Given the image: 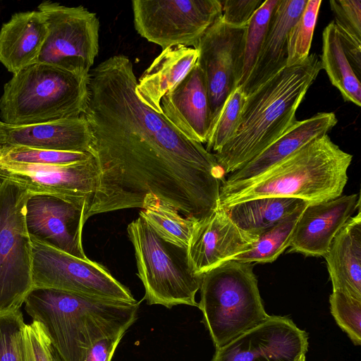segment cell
Segmentation results:
<instances>
[{"label":"cell","instance_id":"cell-1","mask_svg":"<svg viewBox=\"0 0 361 361\" xmlns=\"http://www.w3.org/2000/svg\"><path fill=\"white\" fill-rule=\"evenodd\" d=\"M131 61L112 56L90 72L83 114L97 179L85 214L141 208L152 193L200 221L219 207L224 171L214 154L142 102Z\"/></svg>","mask_w":361,"mask_h":361},{"label":"cell","instance_id":"cell-2","mask_svg":"<svg viewBox=\"0 0 361 361\" xmlns=\"http://www.w3.org/2000/svg\"><path fill=\"white\" fill-rule=\"evenodd\" d=\"M321 70L319 56L311 54L302 63L285 67L245 96L234 135L213 153L224 174L241 169L297 121L296 111Z\"/></svg>","mask_w":361,"mask_h":361},{"label":"cell","instance_id":"cell-3","mask_svg":"<svg viewBox=\"0 0 361 361\" xmlns=\"http://www.w3.org/2000/svg\"><path fill=\"white\" fill-rule=\"evenodd\" d=\"M24 303L26 312L41 324L61 361H84L97 341L126 332L137 319L140 302L33 288Z\"/></svg>","mask_w":361,"mask_h":361},{"label":"cell","instance_id":"cell-4","mask_svg":"<svg viewBox=\"0 0 361 361\" xmlns=\"http://www.w3.org/2000/svg\"><path fill=\"white\" fill-rule=\"evenodd\" d=\"M353 156L328 135L316 137L259 176L220 188L219 206L267 197L296 198L310 203L340 197Z\"/></svg>","mask_w":361,"mask_h":361},{"label":"cell","instance_id":"cell-5","mask_svg":"<svg viewBox=\"0 0 361 361\" xmlns=\"http://www.w3.org/2000/svg\"><path fill=\"white\" fill-rule=\"evenodd\" d=\"M88 75L36 62L13 75L0 98L1 121L24 126L79 117L89 101Z\"/></svg>","mask_w":361,"mask_h":361},{"label":"cell","instance_id":"cell-6","mask_svg":"<svg viewBox=\"0 0 361 361\" xmlns=\"http://www.w3.org/2000/svg\"><path fill=\"white\" fill-rule=\"evenodd\" d=\"M202 323L216 348L269 318L252 263L231 260L202 274Z\"/></svg>","mask_w":361,"mask_h":361},{"label":"cell","instance_id":"cell-7","mask_svg":"<svg viewBox=\"0 0 361 361\" xmlns=\"http://www.w3.org/2000/svg\"><path fill=\"white\" fill-rule=\"evenodd\" d=\"M127 231L147 303L169 309L178 305L198 307L195 295L202 275L193 271L188 247L165 240L140 216Z\"/></svg>","mask_w":361,"mask_h":361},{"label":"cell","instance_id":"cell-8","mask_svg":"<svg viewBox=\"0 0 361 361\" xmlns=\"http://www.w3.org/2000/svg\"><path fill=\"white\" fill-rule=\"evenodd\" d=\"M8 180L0 184V311L20 309L32 289V243L25 210L30 195Z\"/></svg>","mask_w":361,"mask_h":361},{"label":"cell","instance_id":"cell-9","mask_svg":"<svg viewBox=\"0 0 361 361\" xmlns=\"http://www.w3.org/2000/svg\"><path fill=\"white\" fill-rule=\"evenodd\" d=\"M38 11L46 17L47 36L37 62L88 75L99 52V20L82 6L45 1Z\"/></svg>","mask_w":361,"mask_h":361},{"label":"cell","instance_id":"cell-10","mask_svg":"<svg viewBox=\"0 0 361 361\" xmlns=\"http://www.w3.org/2000/svg\"><path fill=\"white\" fill-rule=\"evenodd\" d=\"M132 8L137 33L162 50L177 45L195 48L222 13L219 0H134Z\"/></svg>","mask_w":361,"mask_h":361},{"label":"cell","instance_id":"cell-11","mask_svg":"<svg viewBox=\"0 0 361 361\" xmlns=\"http://www.w3.org/2000/svg\"><path fill=\"white\" fill-rule=\"evenodd\" d=\"M30 240L33 288H54L112 300L137 301L130 290L102 264Z\"/></svg>","mask_w":361,"mask_h":361},{"label":"cell","instance_id":"cell-12","mask_svg":"<svg viewBox=\"0 0 361 361\" xmlns=\"http://www.w3.org/2000/svg\"><path fill=\"white\" fill-rule=\"evenodd\" d=\"M246 30L247 26L227 25L220 16L205 31L195 48L198 52L196 63L203 73L207 88L211 130L226 101L240 84Z\"/></svg>","mask_w":361,"mask_h":361},{"label":"cell","instance_id":"cell-13","mask_svg":"<svg viewBox=\"0 0 361 361\" xmlns=\"http://www.w3.org/2000/svg\"><path fill=\"white\" fill-rule=\"evenodd\" d=\"M86 204L48 194H30L25 219L30 239L85 259L82 233Z\"/></svg>","mask_w":361,"mask_h":361},{"label":"cell","instance_id":"cell-14","mask_svg":"<svg viewBox=\"0 0 361 361\" xmlns=\"http://www.w3.org/2000/svg\"><path fill=\"white\" fill-rule=\"evenodd\" d=\"M308 344L307 333L291 319L272 315L216 348L210 361H298Z\"/></svg>","mask_w":361,"mask_h":361},{"label":"cell","instance_id":"cell-15","mask_svg":"<svg viewBox=\"0 0 361 361\" xmlns=\"http://www.w3.org/2000/svg\"><path fill=\"white\" fill-rule=\"evenodd\" d=\"M97 179L92 156L86 161L64 166L0 162V180L13 181L32 194L56 195L86 204L87 209Z\"/></svg>","mask_w":361,"mask_h":361},{"label":"cell","instance_id":"cell-16","mask_svg":"<svg viewBox=\"0 0 361 361\" xmlns=\"http://www.w3.org/2000/svg\"><path fill=\"white\" fill-rule=\"evenodd\" d=\"M259 236L239 228L224 207H218L197 221L192 233L188 254L193 271L202 275L250 250Z\"/></svg>","mask_w":361,"mask_h":361},{"label":"cell","instance_id":"cell-17","mask_svg":"<svg viewBox=\"0 0 361 361\" xmlns=\"http://www.w3.org/2000/svg\"><path fill=\"white\" fill-rule=\"evenodd\" d=\"M360 207L357 194L308 204L295 227L290 251L324 257L334 236Z\"/></svg>","mask_w":361,"mask_h":361},{"label":"cell","instance_id":"cell-18","mask_svg":"<svg viewBox=\"0 0 361 361\" xmlns=\"http://www.w3.org/2000/svg\"><path fill=\"white\" fill-rule=\"evenodd\" d=\"M161 114L190 139L206 143L211 112L203 73L197 63L160 103Z\"/></svg>","mask_w":361,"mask_h":361},{"label":"cell","instance_id":"cell-19","mask_svg":"<svg viewBox=\"0 0 361 361\" xmlns=\"http://www.w3.org/2000/svg\"><path fill=\"white\" fill-rule=\"evenodd\" d=\"M1 129L3 146L88 152L91 142L90 130L83 115L24 126H12L1 122Z\"/></svg>","mask_w":361,"mask_h":361},{"label":"cell","instance_id":"cell-20","mask_svg":"<svg viewBox=\"0 0 361 361\" xmlns=\"http://www.w3.org/2000/svg\"><path fill=\"white\" fill-rule=\"evenodd\" d=\"M337 123L333 112L319 113L296 121L282 136L241 169L231 173L221 184L243 183L259 176L310 140L327 135Z\"/></svg>","mask_w":361,"mask_h":361},{"label":"cell","instance_id":"cell-21","mask_svg":"<svg viewBox=\"0 0 361 361\" xmlns=\"http://www.w3.org/2000/svg\"><path fill=\"white\" fill-rule=\"evenodd\" d=\"M307 0H279L257 60L244 84L245 96L287 66L288 35Z\"/></svg>","mask_w":361,"mask_h":361},{"label":"cell","instance_id":"cell-22","mask_svg":"<svg viewBox=\"0 0 361 361\" xmlns=\"http://www.w3.org/2000/svg\"><path fill=\"white\" fill-rule=\"evenodd\" d=\"M47 32L41 11L14 13L0 30V62L13 75L36 63Z\"/></svg>","mask_w":361,"mask_h":361},{"label":"cell","instance_id":"cell-23","mask_svg":"<svg viewBox=\"0 0 361 361\" xmlns=\"http://www.w3.org/2000/svg\"><path fill=\"white\" fill-rule=\"evenodd\" d=\"M351 216L333 238L324 256L333 292L361 300V212Z\"/></svg>","mask_w":361,"mask_h":361},{"label":"cell","instance_id":"cell-24","mask_svg":"<svg viewBox=\"0 0 361 361\" xmlns=\"http://www.w3.org/2000/svg\"><path fill=\"white\" fill-rule=\"evenodd\" d=\"M197 57L193 47L177 45L163 49L137 80L135 91L139 99L161 114L162 97L188 75Z\"/></svg>","mask_w":361,"mask_h":361},{"label":"cell","instance_id":"cell-25","mask_svg":"<svg viewBox=\"0 0 361 361\" xmlns=\"http://www.w3.org/2000/svg\"><path fill=\"white\" fill-rule=\"evenodd\" d=\"M358 58L345 47L334 22L329 23L322 33V69L345 101L360 106L361 59Z\"/></svg>","mask_w":361,"mask_h":361},{"label":"cell","instance_id":"cell-26","mask_svg":"<svg viewBox=\"0 0 361 361\" xmlns=\"http://www.w3.org/2000/svg\"><path fill=\"white\" fill-rule=\"evenodd\" d=\"M305 203L308 202L296 198L267 197L240 202L224 209L239 228L259 236Z\"/></svg>","mask_w":361,"mask_h":361},{"label":"cell","instance_id":"cell-27","mask_svg":"<svg viewBox=\"0 0 361 361\" xmlns=\"http://www.w3.org/2000/svg\"><path fill=\"white\" fill-rule=\"evenodd\" d=\"M140 216L162 238L180 247H188L197 223L183 216L176 209L152 193L145 197Z\"/></svg>","mask_w":361,"mask_h":361},{"label":"cell","instance_id":"cell-28","mask_svg":"<svg viewBox=\"0 0 361 361\" xmlns=\"http://www.w3.org/2000/svg\"><path fill=\"white\" fill-rule=\"evenodd\" d=\"M309 203H305L277 224L262 233L252 248L233 260L243 262L271 263L290 246L296 224Z\"/></svg>","mask_w":361,"mask_h":361},{"label":"cell","instance_id":"cell-29","mask_svg":"<svg viewBox=\"0 0 361 361\" xmlns=\"http://www.w3.org/2000/svg\"><path fill=\"white\" fill-rule=\"evenodd\" d=\"M321 0H307L299 18L288 35L287 66L302 63L310 55Z\"/></svg>","mask_w":361,"mask_h":361},{"label":"cell","instance_id":"cell-30","mask_svg":"<svg viewBox=\"0 0 361 361\" xmlns=\"http://www.w3.org/2000/svg\"><path fill=\"white\" fill-rule=\"evenodd\" d=\"M91 157L88 152H61L11 145L0 148V162L64 166L84 161Z\"/></svg>","mask_w":361,"mask_h":361},{"label":"cell","instance_id":"cell-31","mask_svg":"<svg viewBox=\"0 0 361 361\" xmlns=\"http://www.w3.org/2000/svg\"><path fill=\"white\" fill-rule=\"evenodd\" d=\"M279 0H265L249 22L245 35L243 75L238 87L246 81L254 66Z\"/></svg>","mask_w":361,"mask_h":361},{"label":"cell","instance_id":"cell-32","mask_svg":"<svg viewBox=\"0 0 361 361\" xmlns=\"http://www.w3.org/2000/svg\"><path fill=\"white\" fill-rule=\"evenodd\" d=\"M245 94L238 87L226 101L220 115L212 128L206 149L216 152L234 135L240 123Z\"/></svg>","mask_w":361,"mask_h":361},{"label":"cell","instance_id":"cell-33","mask_svg":"<svg viewBox=\"0 0 361 361\" xmlns=\"http://www.w3.org/2000/svg\"><path fill=\"white\" fill-rule=\"evenodd\" d=\"M330 310L336 324L355 345L361 344V300L340 292L329 296Z\"/></svg>","mask_w":361,"mask_h":361},{"label":"cell","instance_id":"cell-34","mask_svg":"<svg viewBox=\"0 0 361 361\" xmlns=\"http://www.w3.org/2000/svg\"><path fill=\"white\" fill-rule=\"evenodd\" d=\"M25 325L20 309L0 311V361H21L20 341Z\"/></svg>","mask_w":361,"mask_h":361},{"label":"cell","instance_id":"cell-35","mask_svg":"<svg viewBox=\"0 0 361 361\" xmlns=\"http://www.w3.org/2000/svg\"><path fill=\"white\" fill-rule=\"evenodd\" d=\"M51 345L41 324L25 325L20 341L21 361H52Z\"/></svg>","mask_w":361,"mask_h":361},{"label":"cell","instance_id":"cell-36","mask_svg":"<svg viewBox=\"0 0 361 361\" xmlns=\"http://www.w3.org/2000/svg\"><path fill=\"white\" fill-rule=\"evenodd\" d=\"M329 4L338 30L361 41V1L331 0Z\"/></svg>","mask_w":361,"mask_h":361},{"label":"cell","instance_id":"cell-37","mask_svg":"<svg viewBox=\"0 0 361 361\" xmlns=\"http://www.w3.org/2000/svg\"><path fill=\"white\" fill-rule=\"evenodd\" d=\"M264 1L265 0L221 1V18L228 25L237 27H246Z\"/></svg>","mask_w":361,"mask_h":361},{"label":"cell","instance_id":"cell-38","mask_svg":"<svg viewBox=\"0 0 361 361\" xmlns=\"http://www.w3.org/2000/svg\"><path fill=\"white\" fill-rule=\"evenodd\" d=\"M125 334L121 333L97 341L90 348L84 361H111Z\"/></svg>","mask_w":361,"mask_h":361},{"label":"cell","instance_id":"cell-39","mask_svg":"<svg viewBox=\"0 0 361 361\" xmlns=\"http://www.w3.org/2000/svg\"><path fill=\"white\" fill-rule=\"evenodd\" d=\"M51 357H52V361H61L58 354L56 353V351L54 350V348L51 346Z\"/></svg>","mask_w":361,"mask_h":361},{"label":"cell","instance_id":"cell-40","mask_svg":"<svg viewBox=\"0 0 361 361\" xmlns=\"http://www.w3.org/2000/svg\"><path fill=\"white\" fill-rule=\"evenodd\" d=\"M1 121H0V148L1 147H3L2 135H1Z\"/></svg>","mask_w":361,"mask_h":361},{"label":"cell","instance_id":"cell-41","mask_svg":"<svg viewBox=\"0 0 361 361\" xmlns=\"http://www.w3.org/2000/svg\"><path fill=\"white\" fill-rule=\"evenodd\" d=\"M298 361H306L305 355H302Z\"/></svg>","mask_w":361,"mask_h":361},{"label":"cell","instance_id":"cell-42","mask_svg":"<svg viewBox=\"0 0 361 361\" xmlns=\"http://www.w3.org/2000/svg\"><path fill=\"white\" fill-rule=\"evenodd\" d=\"M0 184H1V180H0Z\"/></svg>","mask_w":361,"mask_h":361}]
</instances>
